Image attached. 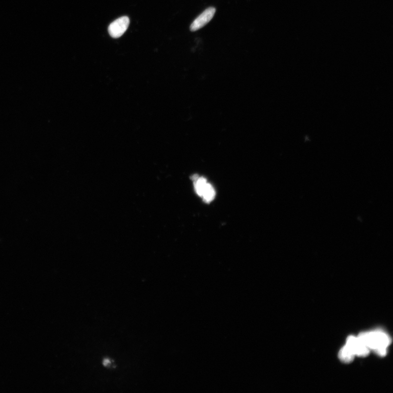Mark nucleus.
I'll return each mask as SVG.
<instances>
[{
	"label": "nucleus",
	"instance_id": "nucleus-1",
	"mask_svg": "<svg viewBox=\"0 0 393 393\" xmlns=\"http://www.w3.org/2000/svg\"><path fill=\"white\" fill-rule=\"evenodd\" d=\"M358 337L370 350H372L380 357H385L387 354V348L391 343L390 337L380 331L363 332Z\"/></svg>",
	"mask_w": 393,
	"mask_h": 393
},
{
	"label": "nucleus",
	"instance_id": "nucleus-2",
	"mask_svg": "<svg viewBox=\"0 0 393 393\" xmlns=\"http://www.w3.org/2000/svg\"><path fill=\"white\" fill-rule=\"evenodd\" d=\"M192 179L198 196L202 197L206 203H210L214 200L216 195L214 188L206 178L194 175Z\"/></svg>",
	"mask_w": 393,
	"mask_h": 393
},
{
	"label": "nucleus",
	"instance_id": "nucleus-3",
	"mask_svg": "<svg viewBox=\"0 0 393 393\" xmlns=\"http://www.w3.org/2000/svg\"><path fill=\"white\" fill-rule=\"evenodd\" d=\"M346 345L352 351L355 356L366 357L370 353V349L365 346L358 337L350 336L347 339Z\"/></svg>",
	"mask_w": 393,
	"mask_h": 393
},
{
	"label": "nucleus",
	"instance_id": "nucleus-4",
	"mask_svg": "<svg viewBox=\"0 0 393 393\" xmlns=\"http://www.w3.org/2000/svg\"><path fill=\"white\" fill-rule=\"evenodd\" d=\"M129 24L127 17H122L111 23L108 27L109 34L113 38L118 39L124 35Z\"/></svg>",
	"mask_w": 393,
	"mask_h": 393
},
{
	"label": "nucleus",
	"instance_id": "nucleus-5",
	"mask_svg": "<svg viewBox=\"0 0 393 393\" xmlns=\"http://www.w3.org/2000/svg\"><path fill=\"white\" fill-rule=\"evenodd\" d=\"M215 12L216 9L214 7L207 8L194 20L190 26V30L196 31L202 28L212 19Z\"/></svg>",
	"mask_w": 393,
	"mask_h": 393
},
{
	"label": "nucleus",
	"instance_id": "nucleus-6",
	"mask_svg": "<svg viewBox=\"0 0 393 393\" xmlns=\"http://www.w3.org/2000/svg\"><path fill=\"white\" fill-rule=\"evenodd\" d=\"M354 357L355 355L352 351L346 345L339 351V358L343 363H350L352 362Z\"/></svg>",
	"mask_w": 393,
	"mask_h": 393
},
{
	"label": "nucleus",
	"instance_id": "nucleus-7",
	"mask_svg": "<svg viewBox=\"0 0 393 393\" xmlns=\"http://www.w3.org/2000/svg\"><path fill=\"white\" fill-rule=\"evenodd\" d=\"M110 360L108 359H105L104 360L103 364L105 365V366H108V365L110 364Z\"/></svg>",
	"mask_w": 393,
	"mask_h": 393
}]
</instances>
